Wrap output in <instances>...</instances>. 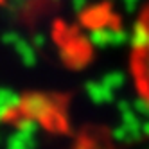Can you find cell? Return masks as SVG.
I'll return each instance as SVG.
<instances>
[{
  "label": "cell",
  "mask_w": 149,
  "mask_h": 149,
  "mask_svg": "<svg viewBox=\"0 0 149 149\" xmlns=\"http://www.w3.org/2000/svg\"><path fill=\"white\" fill-rule=\"evenodd\" d=\"M130 72L135 92L149 108V2L138 13L130 41Z\"/></svg>",
  "instance_id": "cell-1"
}]
</instances>
